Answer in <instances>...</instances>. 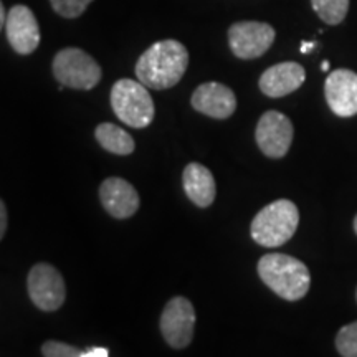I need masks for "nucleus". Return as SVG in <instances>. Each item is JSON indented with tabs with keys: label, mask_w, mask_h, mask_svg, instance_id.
Listing matches in <instances>:
<instances>
[{
	"label": "nucleus",
	"mask_w": 357,
	"mask_h": 357,
	"mask_svg": "<svg viewBox=\"0 0 357 357\" xmlns=\"http://www.w3.org/2000/svg\"><path fill=\"white\" fill-rule=\"evenodd\" d=\"M189 66V52L177 40L151 45L136 63V77L147 88L169 89L181 82Z\"/></svg>",
	"instance_id": "nucleus-1"
},
{
	"label": "nucleus",
	"mask_w": 357,
	"mask_h": 357,
	"mask_svg": "<svg viewBox=\"0 0 357 357\" xmlns=\"http://www.w3.org/2000/svg\"><path fill=\"white\" fill-rule=\"evenodd\" d=\"M258 275L275 294L287 301L305 298L311 287V273L298 258L283 253H268L258 261Z\"/></svg>",
	"instance_id": "nucleus-2"
},
{
	"label": "nucleus",
	"mask_w": 357,
	"mask_h": 357,
	"mask_svg": "<svg viewBox=\"0 0 357 357\" xmlns=\"http://www.w3.org/2000/svg\"><path fill=\"white\" fill-rule=\"evenodd\" d=\"M300 223V211L291 200L280 199L268 204L253 218L250 234L258 245L276 248L293 238Z\"/></svg>",
	"instance_id": "nucleus-3"
},
{
	"label": "nucleus",
	"mask_w": 357,
	"mask_h": 357,
	"mask_svg": "<svg viewBox=\"0 0 357 357\" xmlns=\"http://www.w3.org/2000/svg\"><path fill=\"white\" fill-rule=\"evenodd\" d=\"M111 108L119 121L136 129H144L154 121L155 108L149 89L141 82L123 78L111 88Z\"/></svg>",
	"instance_id": "nucleus-4"
},
{
	"label": "nucleus",
	"mask_w": 357,
	"mask_h": 357,
	"mask_svg": "<svg viewBox=\"0 0 357 357\" xmlns=\"http://www.w3.org/2000/svg\"><path fill=\"white\" fill-rule=\"evenodd\" d=\"M53 75L61 86L93 89L101 82V66L91 55L79 48H65L53 58Z\"/></svg>",
	"instance_id": "nucleus-5"
},
{
	"label": "nucleus",
	"mask_w": 357,
	"mask_h": 357,
	"mask_svg": "<svg viewBox=\"0 0 357 357\" xmlns=\"http://www.w3.org/2000/svg\"><path fill=\"white\" fill-rule=\"evenodd\" d=\"M30 300L38 310L53 312L63 306L66 298L65 280L50 263H37L26 278Z\"/></svg>",
	"instance_id": "nucleus-6"
},
{
	"label": "nucleus",
	"mask_w": 357,
	"mask_h": 357,
	"mask_svg": "<svg viewBox=\"0 0 357 357\" xmlns=\"http://www.w3.org/2000/svg\"><path fill=\"white\" fill-rule=\"evenodd\" d=\"M160 333L174 349H184L190 344L195 328V310L184 296H176L167 301L160 314Z\"/></svg>",
	"instance_id": "nucleus-7"
},
{
	"label": "nucleus",
	"mask_w": 357,
	"mask_h": 357,
	"mask_svg": "<svg viewBox=\"0 0 357 357\" xmlns=\"http://www.w3.org/2000/svg\"><path fill=\"white\" fill-rule=\"evenodd\" d=\"M275 37V29L265 22H236L229 29L230 48L240 60L261 56L273 45Z\"/></svg>",
	"instance_id": "nucleus-8"
},
{
	"label": "nucleus",
	"mask_w": 357,
	"mask_h": 357,
	"mask_svg": "<svg viewBox=\"0 0 357 357\" xmlns=\"http://www.w3.org/2000/svg\"><path fill=\"white\" fill-rule=\"evenodd\" d=\"M293 123L280 111H266L257 124L255 139L260 151L268 158L280 159L291 147Z\"/></svg>",
	"instance_id": "nucleus-9"
},
{
	"label": "nucleus",
	"mask_w": 357,
	"mask_h": 357,
	"mask_svg": "<svg viewBox=\"0 0 357 357\" xmlns=\"http://www.w3.org/2000/svg\"><path fill=\"white\" fill-rule=\"evenodd\" d=\"M7 40L19 55H30L40 45V26L37 17L26 6H13L6 20Z\"/></svg>",
	"instance_id": "nucleus-10"
},
{
	"label": "nucleus",
	"mask_w": 357,
	"mask_h": 357,
	"mask_svg": "<svg viewBox=\"0 0 357 357\" xmlns=\"http://www.w3.org/2000/svg\"><path fill=\"white\" fill-rule=\"evenodd\" d=\"M328 106L336 116L351 118L357 114V73L346 68L334 70L324 83Z\"/></svg>",
	"instance_id": "nucleus-11"
},
{
	"label": "nucleus",
	"mask_w": 357,
	"mask_h": 357,
	"mask_svg": "<svg viewBox=\"0 0 357 357\" xmlns=\"http://www.w3.org/2000/svg\"><path fill=\"white\" fill-rule=\"evenodd\" d=\"M192 106L199 113L213 119H227L235 113L236 96L229 86L222 83H204L192 95Z\"/></svg>",
	"instance_id": "nucleus-12"
},
{
	"label": "nucleus",
	"mask_w": 357,
	"mask_h": 357,
	"mask_svg": "<svg viewBox=\"0 0 357 357\" xmlns=\"http://www.w3.org/2000/svg\"><path fill=\"white\" fill-rule=\"evenodd\" d=\"M100 199L111 217L129 218L139 208V194L121 177H109L100 187Z\"/></svg>",
	"instance_id": "nucleus-13"
},
{
	"label": "nucleus",
	"mask_w": 357,
	"mask_h": 357,
	"mask_svg": "<svg viewBox=\"0 0 357 357\" xmlns=\"http://www.w3.org/2000/svg\"><path fill=\"white\" fill-rule=\"evenodd\" d=\"M306 71L296 61H283L263 71L260 89L268 98H283L305 83Z\"/></svg>",
	"instance_id": "nucleus-14"
},
{
	"label": "nucleus",
	"mask_w": 357,
	"mask_h": 357,
	"mask_svg": "<svg viewBox=\"0 0 357 357\" xmlns=\"http://www.w3.org/2000/svg\"><path fill=\"white\" fill-rule=\"evenodd\" d=\"M182 184L184 190L190 202H194L200 208L211 207L215 200L217 187L215 178L207 167L199 162H190L184 169V176H182Z\"/></svg>",
	"instance_id": "nucleus-15"
},
{
	"label": "nucleus",
	"mask_w": 357,
	"mask_h": 357,
	"mask_svg": "<svg viewBox=\"0 0 357 357\" xmlns=\"http://www.w3.org/2000/svg\"><path fill=\"white\" fill-rule=\"evenodd\" d=\"M96 141L100 146L108 153L118 154V155H129L134 153V139L128 131H124L119 126H114L111 123L98 124L95 131Z\"/></svg>",
	"instance_id": "nucleus-16"
},
{
	"label": "nucleus",
	"mask_w": 357,
	"mask_h": 357,
	"mask_svg": "<svg viewBox=\"0 0 357 357\" xmlns=\"http://www.w3.org/2000/svg\"><path fill=\"white\" fill-rule=\"evenodd\" d=\"M311 6L321 20L328 25H337L346 19L349 0H311Z\"/></svg>",
	"instance_id": "nucleus-17"
},
{
	"label": "nucleus",
	"mask_w": 357,
	"mask_h": 357,
	"mask_svg": "<svg viewBox=\"0 0 357 357\" xmlns=\"http://www.w3.org/2000/svg\"><path fill=\"white\" fill-rule=\"evenodd\" d=\"M336 349L342 357H357V321L339 329Z\"/></svg>",
	"instance_id": "nucleus-18"
},
{
	"label": "nucleus",
	"mask_w": 357,
	"mask_h": 357,
	"mask_svg": "<svg viewBox=\"0 0 357 357\" xmlns=\"http://www.w3.org/2000/svg\"><path fill=\"white\" fill-rule=\"evenodd\" d=\"M91 2L93 0H50L53 10L65 19H77Z\"/></svg>",
	"instance_id": "nucleus-19"
},
{
	"label": "nucleus",
	"mask_w": 357,
	"mask_h": 357,
	"mask_svg": "<svg viewBox=\"0 0 357 357\" xmlns=\"http://www.w3.org/2000/svg\"><path fill=\"white\" fill-rule=\"evenodd\" d=\"M42 354L45 357H79L82 351L60 341H47L42 346Z\"/></svg>",
	"instance_id": "nucleus-20"
},
{
	"label": "nucleus",
	"mask_w": 357,
	"mask_h": 357,
	"mask_svg": "<svg viewBox=\"0 0 357 357\" xmlns=\"http://www.w3.org/2000/svg\"><path fill=\"white\" fill-rule=\"evenodd\" d=\"M7 225H8L7 207H6V204H3V200L0 199V240H2L3 235H6Z\"/></svg>",
	"instance_id": "nucleus-21"
},
{
	"label": "nucleus",
	"mask_w": 357,
	"mask_h": 357,
	"mask_svg": "<svg viewBox=\"0 0 357 357\" xmlns=\"http://www.w3.org/2000/svg\"><path fill=\"white\" fill-rule=\"evenodd\" d=\"M109 351L106 347H89V349L83 351L79 357H108Z\"/></svg>",
	"instance_id": "nucleus-22"
},
{
	"label": "nucleus",
	"mask_w": 357,
	"mask_h": 357,
	"mask_svg": "<svg viewBox=\"0 0 357 357\" xmlns=\"http://www.w3.org/2000/svg\"><path fill=\"white\" fill-rule=\"evenodd\" d=\"M6 20H7V13H6V8H3L2 0H0V30L6 26Z\"/></svg>",
	"instance_id": "nucleus-23"
},
{
	"label": "nucleus",
	"mask_w": 357,
	"mask_h": 357,
	"mask_svg": "<svg viewBox=\"0 0 357 357\" xmlns=\"http://www.w3.org/2000/svg\"><path fill=\"white\" fill-rule=\"evenodd\" d=\"M314 47H316V42H303L301 43V53H310Z\"/></svg>",
	"instance_id": "nucleus-24"
},
{
	"label": "nucleus",
	"mask_w": 357,
	"mask_h": 357,
	"mask_svg": "<svg viewBox=\"0 0 357 357\" xmlns=\"http://www.w3.org/2000/svg\"><path fill=\"white\" fill-rule=\"evenodd\" d=\"M321 70L328 71L329 70V61H323V63H321Z\"/></svg>",
	"instance_id": "nucleus-25"
},
{
	"label": "nucleus",
	"mask_w": 357,
	"mask_h": 357,
	"mask_svg": "<svg viewBox=\"0 0 357 357\" xmlns=\"http://www.w3.org/2000/svg\"><path fill=\"white\" fill-rule=\"evenodd\" d=\"M354 231H356V235H357V215L354 218Z\"/></svg>",
	"instance_id": "nucleus-26"
},
{
	"label": "nucleus",
	"mask_w": 357,
	"mask_h": 357,
	"mask_svg": "<svg viewBox=\"0 0 357 357\" xmlns=\"http://www.w3.org/2000/svg\"><path fill=\"white\" fill-rule=\"evenodd\" d=\"M356 300H357V291H356Z\"/></svg>",
	"instance_id": "nucleus-27"
}]
</instances>
